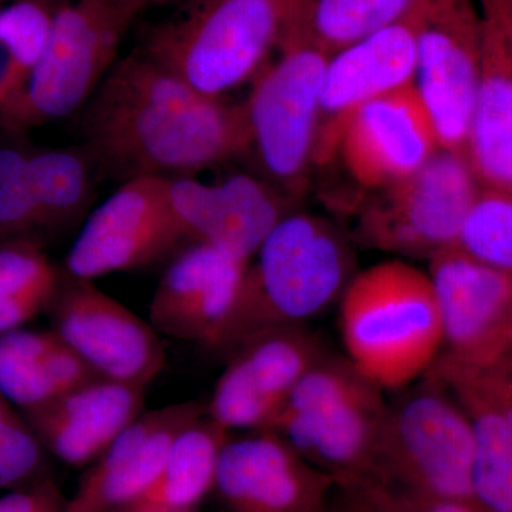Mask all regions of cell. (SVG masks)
I'll use <instances>...</instances> for the list:
<instances>
[{"instance_id":"cell-1","label":"cell","mask_w":512,"mask_h":512,"mask_svg":"<svg viewBox=\"0 0 512 512\" xmlns=\"http://www.w3.org/2000/svg\"><path fill=\"white\" fill-rule=\"evenodd\" d=\"M84 150L114 177H192L248 151L244 106L194 92L143 50L114 63L84 106Z\"/></svg>"},{"instance_id":"cell-2","label":"cell","mask_w":512,"mask_h":512,"mask_svg":"<svg viewBox=\"0 0 512 512\" xmlns=\"http://www.w3.org/2000/svg\"><path fill=\"white\" fill-rule=\"evenodd\" d=\"M249 262L237 305L218 346L229 353L266 330L305 326L342 296L353 255L330 222L286 214Z\"/></svg>"},{"instance_id":"cell-3","label":"cell","mask_w":512,"mask_h":512,"mask_svg":"<svg viewBox=\"0 0 512 512\" xmlns=\"http://www.w3.org/2000/svg\"><path fill=\"white\" fill-rule=\"evenodd\" d=\"M339 328L346 359L384 392L423 379L443 349L430 276L403 261L353 276L340 296Z\"/></svg>"},{"instance_id":"cell-4","label":"cell","mask_w":512,"mask_h":512,"mask_svg":"<svg viewBox=\"0 0 512 512\" xmlns=\"http://www.w3.org/2000/svg\"><path fill=\"white\" fill-rule=\"evenodd\" d=\"M146 8L143 0H63L53 10L39 63L0 110L3 127L28 130L86 106L116 63L131 23Z\"/></svg>"},{"instance_id":"cell-5","label":"cell","mask_w":512,"mask_h":512,"mask_svg":"<svg viewBox=\"0 0 512 512\" xmlns=\"http://www.w3.org/2000/svg\"><path fill=\"white\" fill-rule=\"evenodd\" d=\"M299 0H204L183 19L158 28L143 52L207 99L259 72L279 45Z\"/></svg>"},{"instance_id":"cell-6","label":"cell","mask_w":512,"mask_h":512,"mask_svg":"<svg viewBox=\"0 0 512 512\" xmlns=\"http://www.w3.org/2000/svg\"><path fill=\"white\" fill-rule=\"evenodd\" d=\"M346 356L323 353L289 394L268 431L302 458L333 468L380 456L387 397Z\"/></svg>"},{"instance_id":"cell-7","label":"cell","mask_w":512,"mask_h":512,"mask_svg":"<svg viewBox=\"0 0 512 512\" xmlns=\"http://www.w3.org/2000/svg\"><path fill=\"white\" fill-rule=\"evenodd\" d=\"M281 56L258 72L244 104L248 150L276 190L296 192L315 160L320 87L329 55L295 37H282Z\"/></svg>"},{"instance_id":"cell-8","label":"cell","mask_w":512,"mask_h":512,"mask_svg":"<svg viewBox=\"0 0 512 512\" xmlns=\"http://www.w3.org/2000/svg\"><path fill=\"white\" fill-rule=\"evenodd\" d=\"M360 217L370 247L433 258L457 244L481 191L466 154L440 148L420 170L383 188Z\"/></svg>"},{"instance_id":"cell-9","label":"cell","mask_w":512,"mask_h":512,"mask_svg":"<svg viewBox=\"0 0 512 512\" xmlns=\"http://www.w3.org/2000/svg\"><path fill=\"white\" fill-rule=\"evenodd\" d=\"M473 423L443 380L426 375L387 399L380 456L399 460L436 500L471 498Z\"/></svg>"},{"instance_id":"cell-10","label":"cell","mask_w":512,"mask_h":512,"mask_svg":"<svg viewBox=\"0 0 512 512\" xmlns=\"http://www.w3.org/2000/svg\"><path fill=\"white\" fill-rule=\"evenodd\" d=\"M416 89L443 150L466 154L480 77L483 18L478 0H419L412 12Z\"/></svg>"},{"instance_id":"cell-11","label":"cell","mask_w":512,"mask_h":512,"mask_svg":"<svg viewBox=\"0 0 512 512\" xmlns=\"http://www.w3.org/2000/svg\"><path fill=\"white\" fill-rule=\"evenodd\" d=\"M443 349L433 372L481 369L512 355V275L461 249L430 259Z\"/></svg>"},{"instance_id":"cell-12","label":"cell","mask_w":512,"mask_h":512,"mask_svg":"<svg viewBox=\"0 0 512 512\" xmlns=\"http://www.w3.org/2000/svg\"><path fill=\"white\" fill-rule=\"evenodd\" d=\"M47 308L50 330L100 379L147 389L163 372L160 333L93 281L66 274Z\"/></svg>"},{"instance_id":"cell-13","label":"cell","mask_w":512,"mask_h":512,"mask_svg":"<svg viewBox=\"0 0 512 512\" xmlns=\"http://www.w3.org/2000/svg\"><path fill=\"white\" fill-rule=\"evenodd\" d=\"M185 241L174 222L164 178L124 181L84 222L66 256V274L94 281L163 258Z\"/></svg>"},{"instance_id":"cell-14","label":"cell","mask_w":512,"mask_h":512,"mask_svg":"<svg viewBox=\"0 0 512 512\" xmlns=\"http://www.w3.org/2000/svg\"><path fill=\"white\" fill-rule=\"evenodd\" d=\"M325 353L305 326L266 330L228 353L207 416L229 433L266 430L289 394Z\"/></svg>"},{"instance_id":"cell-15","label":"cell","mask_w":512,"mask_h":512,"mask_svg":"<svg viewBox=\"0 0 512 512\" xmlns=\"http://www.w3.org/2000/svg\"><path fill=\"white\" fill-rule=\"evenodd\" d=\"M322 143L325 153L339 147L352 177L372 190L400 183L440 150L416 84L360 104Z\"/></svg>"},{"instance_id":"cell-16","label":"cell","mask_w":512,"mask_h":512,"mask_svg":"<svg viewBox=\"0 0 512 512\" xmlns=\"http://www.w3.org/2000/svg\"><path fill=\"white\" fill-rule=\"evenodd\" d=\"M164 190L184 239L239 261L251 262L269 232L289 214L285 194L247 174L215 185L192 177L164 178Z\"/></svg>"},{"instance_id":"cell-17","label":"cell","mask_w":512,"mask_h":512,"mask_svg":"<svg viewBox=\"0 0 512 512\" xmlns=\"http://www.w3.org/2000/svg\"><path fill=\"white\" fill-rule=\"evenodd\" d=\"M248 265L210 245L191 244L161 276L148 322L161 336L218 350Z\"/></svg>"},{"instance_id":"cell-18","label":"cell","mask_w":512,"mask_h":512,"mask_svg":"<svg viewBox=\"0 0 512 512\" xmlns=\"http://www.w3.org/2000/svg\"><path fill=\"white\" fill-rule=\"evenodd\" d=\"M207 414V402L187 400L144 410L84 474L62 512H116L140 503L163 471L177 434Z\"/></svg>"},{"instance_id":"cell-19","label":"cell","mask_w":512,"mask_h":512,"mask_svg":"<svg viewBox=\"0 0 512 512\" xmlns=\"http://www.w3.org/2000/svg\"><path fill=\"white\" fill-rule=\"evenodd\" d=\"M146 389L96 379L26 413L43 446L72 467L94 463L144 412Z\"/></svg>"},{"instance_id":"cell-20","label":"cell","mask_w":512,"mask_h":512,"mask_svg":"<svg viewBox=\"0 0 512 512\" xmlns=\"http://www.w3.org/2000/svg\"><path fill=\"white\" fill-rule=\"evenodd\" d=\"M416 74L412 13L330 55L320 87L319 121L328 120L322 140L350 111L416 83Z\"/></svg>"},{"instance_id":"cell-21","label":"cell","mask_w":512,"mask_h":512,"mask_svg":"<svg viewBox=\"0 0 512 512\" xmlns=\"http://www.w3.org/2000/svg\"><path fill=\"white\" fill-rule=\"evenodd\" d=\"M214 490L235 512H298L309 495L302 457L268 430L231 434Z\"/></svg>"},{"instance_id":"cell-22","label":"cell","mask_w":512,"mask_h":512,"mask_svg":"<svg viewBox=\"0 0 512 512\" xmlns=\"http://www.w3.org/2000/svg\"><path fill=\"white\" fill-rule=\"evenodd\" d=\"M481 18L480 77L466 156L481 188L512 194V49L487 10L481 9Z\"/></svg>"},{"instance_id":"cell-23","label":"cell","mask_w":512,"mask_h":512,"mask_svg":"<svg viewBox=\"0 0 512 512\" xmlns=\"http://www.w3.org/2000/svg\"><path fill=\"white\" fill-rule=\"evenodd\" d=\"M231 434L207 414L192 421L177 434L156 484L136 505L194 511L214 490L221 453Z\"/></svg>"},{"instance_id":"cell-24","label":"cell","mask_w":512,"mask_h":512,"mask_svg":"<svg viewBox=\"0 0 512 512\" xmlns=\"http://www.w3.org/2000/svg\"><path fill=\"white\" fill-rule=\"evenodd\" d=\"M419 0H299L284 36L328 55L412 13Z\"/></svg>"},{"instance_id":"cell-25","label":"cell","mask_w":512,"mask_h":512,"mask_svg":"<svg viewBox=\"0 0 512 512\" xmlns=\"http://www.w3.org/2000/svg\"><path fill=\"white\" fill-rule=\"evenodd\" d=\"M474 429L471 498L488 512H512V430L491 404L476 393L451 386Z\"/></svg>"},{"instance_id":"cell-26","label":"cell","mask_w":512,"mask_h":512,"mask_svg":"<svg viewBox=\"0 0 512 512\" xmlns=\"http://www.w3.org/2000/svg\"><path fill=\"white\" fill-rule=\"evenodd\" d=\"M87 151L60 148L33 154L23 175L35 198L43 227H60L86 210L92 195V163Z\"/></svg>"},{"instance_id":"cell-27","label":"cell","mask_w":512,"mask_h":512,"mask_svg":"<svg viewBox=\"0 0 512 512\" xmlns=\"http://www.w3.org/2000/svg\"><path fill=\"white\" fill-rule=\"evenodd\" d=\"M56 340L52 330L18 329L0 336V393L25 413L59 397L49 372Z\"/></svg>"},{"instance_id":"cell-28","label":"cell","mask_w":512,"mask_h":512,"mask_svg":"<svg viewBox=\"0 0 512 512\" xmlns=\"http://www.w3.org/2000/svg\"><path fill=\"white\" fill-rule=\"evenodd\" d=\"M454 247L512 275V194L481 188Z\"/></svg>"},{"instance_id":"cell-29","label":"cell","mask_w":512,"mask_h":512,"mask_svg":"<svg viewBox=\"0 0 512 512\" xmlns=\"http://www.w3.org/2000/svg\"><path fill=\"white\" fill-rule=\"evenodd\" d=\"M52 13L42 3L20 0L0 10V43L8 50L20 87L45 52Z\"/></svg>"},{"instance_id":"cell-30","label":"cell","mask_w":512,"mask_h":512,"mask_svg":"<svg viewBox=\"0 0 512 512\" xmlns=\"http://www.w3.org/2000/svg\"><path fill=\"white\" fill-rule=\"evenodd\" d=\"M60 276L47 256L29 241L0 245V299L39 296L52 301Z\"/></svg>"},{"instance_id":"cell-31","label":"cell","mask_w":512,"mask_h":512,"mask_svg":"<svg viewBox=\"0 0 512 512\" xmlns=\"http://www.w3.org/2000/svg\"><path fill=\"white\" fill-rule=\"evenodd\" d=\"M43 444L29 423L18 414L0 430V488H13L39 470Z\"/></svg>"},{"instance_id":"cell-32","label":"cell","mask_w":512,"mask_h":512,"mask_svg":"<svg viewBox=\"0 0 512 512\" xmlns=\"http://www.w3.org/2000/svg\"><path fill=\"white\" fill-rule=\"evenodd\" d=\"M43 227L42 215L25 180L0 185V237Z\"/></svg>"},{"instance_id":"cell-33","label":"cell","mask_w":512,"mask_h":512,"mask_svg":"<svg viewBox=\"0 0 512 512\" xmlns=\"http://www.w3.org/2000/svg\"><path fill=\"white\" fill-rule=\"evenodd\" d=\"M66 500L52 481L0 498V512H62Z\"/></svg>"},{"instance_id":"cell-34","label":"cell","mask_w":512,"mask_h":512,"mask_svg":"<svg viewBox=\"0 0 512 512\" xmlns=\"http://www.w3.org/2000/svg\"><path fill=\"white\" fill-rule=\"evenodd\" d=\"M49 301L39 296H16L0 299V336L22 328L49 306Z\"/></svg>"},{"instance_id":"cell-35","label":"cell","mask_w":512,"mask_h":512,"mask_svg":"<svg viewBox=\"0 0 512 512\" xmlns=\"http://www.w3.org/2000/svg\"><path fill=\"white\" fill-rule=\"evenodd\" d=\"M30 157L32 156L16 148H0V185L22 180Z\"/></svg>"},{"instance_id":"cell-36","label":"cell","mask_w":512,"mask_h":512,"mask_svg":"<svg viewBox=\"0 0 512 512\" xmlns=\"http://www.w3.org/2000/svg\"><path fill=\"white\" fill-rule=\"evenodd\" d=\"M478 3L497 20L512 49V0H478Z\"/></svg>"},{"instance_id":"cell-37","label":"cell","mask_w":512,"mask_h":512,"mask_svg":"<svg viewBox=\"0 0 512 512\" xmlns=\"http://www.w3.org/2000/svg\"><path fill=\"white\" fill-rule=\"evenodd\" d=\"M426 512H474L466 501L434 500Z\"/></svg>"},{"instance_id":"cell-38","label":"cell","mask_w":512,"mask_h":512,"mask_svg":"<svg viewBox=\"0 0 512 512\" xmlns=\"http://www.w3.org/2000/svg\"><path fill=\"white\" fill-rule=\"evenodd\" d=\"M15 412H13L12 407H10V403L5 397L0 393V430L12 420V417L15 416Z\"/></svg>"},{"instance_id":"cell-39","label":"cell","mask_w":512,"mask_h":512,"mask_svg":"<svg viewBox=\"0 0 512 512\" xmlns=\"http://www.w3.org/2000/svg\"><path fill=\"white\" fill-rule=\"evenodd\" d=\"M144 3H146L147 6L153 5V3L161 2V0H143Z\"/></svg>"},{"instance_id":"cell-40","label":"cell","mask_w":512,"mask_h":512,"mask_svg":"<svg viewBox=\"0 0 512 512\" xmlns=\"http://www.w3.org/2000/svg\"><path fill=\"white\" fill-rule=\"evenodd\" d=\"M510 359H512V357H510Z\"/></svg>"},{"instance_id":"cell-41","label":"cell","mask_w":512,"mask_h":512,"mask_svg":"<svg viewBox=\"0 0 512 512\" xmlns=\"http://www.w3.org/2000/svg\"><path fill=\"white\" fill-rule=\"evenodd\" d=\"M511 362H512V360H511Z\"/></svg>"}]
</instances>
